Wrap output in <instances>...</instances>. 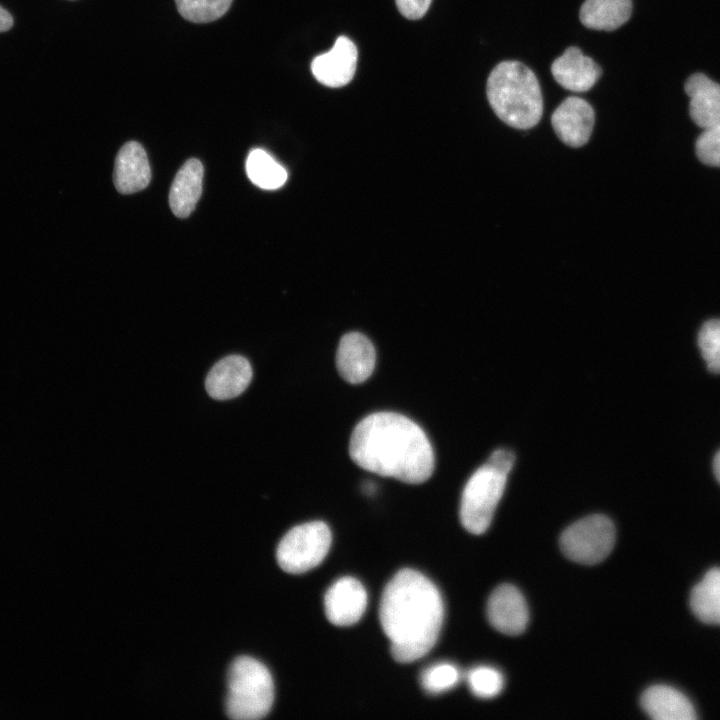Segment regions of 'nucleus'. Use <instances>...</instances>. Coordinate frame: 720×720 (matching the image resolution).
Returning <instances> with one entry per match:
<instances>
[{
	"instance_id": "obj_14",
	"label": "nucleus",
	"mask_w": 720,
	"mask_h": 720,
	"mask_svg": "<svg viewBox=\"0 0 720 720\" xmlns=\"http://www.w3.org/2000/svg\"><path fill=\"white\" fill-rule=\"evenodd\" d=\"M251 379L249 361L240 355H230L211 368L205 380V388L212 398L227 400L244 392Z\"/></svg>"
},
{
	"instance_id": "obj_18",
	"label": "nucleus",
	"mask_w": 720,
	"mask_h": 720,
	"mask_svg": "<svg viewBox=\"0 0 720 720\" xmlns=\"http://www.w3.org/2000/svg\"><path fill=\"white\" fill-rule=\"evenodd\" d=\"M203 174L202 163L194 158L179 169L169 194L171 210L177 217H188L194 210L201 195Z\"/></svg>"
},
{
	"instance_id": "obj_5",
	"label": "nucleus",
	"mask_w": 720,
	"mask_h": 720,
	"mask_svg": "<svg viewBox=\"0 0 720 720\" xmlns=\"http://www.w3.org/2000/svg\"><path fill=\"white\" fill-rule=\"evenodd\" d=\"M226 713L235 720H257L266 716L273 704L272 676L258 660L242 656L228 671Z\"/></svg>"
},
{
	"instance_id": "obj_1",
	"label": "nucleus",
	"mask_w": 720,
	"mask_h": 720,
	"mask_svg": "<svg viewBox=\"0 0 720 720\" xmlns=\"http://www.w3.org/2000/svg\"><path fill=\"white\" fill-rule=\"evenodd\" d=\"M349 454L362 469L408 484L425 482L434 470V453L425 432L394 412L363 418L352 432Z\"/></svg>"
},
{
	"instance_id": "obj_15",
	"label": "nucleus",
	"mask_w": 720,
	"mask_h": 720,
	"mask_svg": "<svg viewBox=\"0 0 720 720\" xmlns=\"http://www.w3.org/2000/svg\"><path fill=\"white\" fill-rule=\"evenodd\" d=\"M151 170L144 148L135 141L127 142L119 150L114 167V183L122 194H131L146 188Z\"/></svg>"
},
{
	"instance_id": "obj_16",
	"label": "nucleus",
	"mask_w": 720,
	"mask_h": 720,
	"mask_svg": "<svg viewBox=\"0 0 720 720\" xmlns=\"http://www.w3.org/2000/svg\"><path fill=\"white\" fill-rule=\"evenodd\" d=\"M684 88L690 97L689 113L695 124L704 129L720 121V84L703 73H695Z\"/></svg>"
},
{
	"instance_id": "obj_26",
	"label": "nucleus",
	"mask_w": 720,
	"mask_h": 720,
	"mask_svg": "<svg viewBox=\"0 0 720 720\" xmlns=\"http://www.w3.org/2000/svg\"><path fill=\"white\" fill-rule=\"evenodd\" d=\"M699 160L709 166H720V121L706 127L695 144Z\"/></svg>"
},
{
	"instance_id": "obj_19",
	"label": "nucleus",
	"mask_w": 720,
	"mask_h": 720,
	"mask_svg": "<svg viewBox=\"0 0 720 720\" xmlns=\"http://www.w3.org/2000/svg\"><path fill=\"white\" fill-rule=\"evenodd\" d=\"M631 13V0H585L579 18L589 29L613 31L625 24Z\"/></svg>"
},
{
	"instance_id": "obj_3",
	"label": "nucleus",
	"mask_w": 720,
	"mask_h": 720,
	"mask_svg": "<svg viewBox=\"0 0 720 720\" xmlns=\"http://www.w3.org/2000/svg\"><path fill=\"white\" fill-rule=\"evenodd\" d=\"M486 94L496 116L521 130L536 126L543 115V97L531 69L518 61H503L487 79Z\"/></svg>"
},
{
	"instance_id": "obj_9",
	"label": "nucleus",
	"mask_w": 720,
	"mask_h": 720,
	"mask_svg": "<svg viewBox=\"0 0 720 720\" xmlns=\"http://www.w3.org/2000/svg\"><path fill=\"white\" fill-rule=\"evenodd\" d=\"M366 607V590L358 580L352 577L340 578L325 594L326 617L336 626L355 624L363 616Z\"/></svg>"
},
{
	"instance_id": "obj_24",
	"label": "nucleus",
	"mask_w": 720,
	"mask_h": 720,
	"mask_svg": "<svg viewBox=\"0 0 720 720\" xmlns=\"http://www.w3.org/2000/svg\"><path fill=\"white\" fill-rule=\"evenodd\" d=\"M698 344L708 369L720 373V319L704 323L699 332Z\"/></svg>"
},
{
	"instance_id": "obj_6",
	"label": "nucleus",
	"mask_w": 720,
	"mask_h": 720,
	"mask_svg": "<svg viewBox=\"0 0 720 720\" xmlns=\"http://www.w3.org/2000/svg\"><path fill=\"white\" fill-rule=\"evenodd\" d=\"M331 541V531L322 521L298 525L280 541L276 552L277 562L288 573H304L323 561Z\"/></svg>"
},
{
	"instance_id": "obj_28",
	"label": "nucleus",
	"mask_w": 720,
	"mask_h": 720,
	"mask_svg": "<svg viewBox=\"0 0 720 720\" xmlns=\"http://www.w3.org/2000/svg\"><path fill=\"white\" fill-rule=\"evenodd\" d=\"M13 25L12 16L0 6V32L9 30Z\"/></svg>"
},
{
	"instance_id": "obj_12",
	"label": "nucleus",
	"mask_w": 720,
	"mask_h": 720,
	"mask_svg": "<svg viewBox=\"0 0 720 720\" xmlns=\"http://www.w3.org/2000/svg\"><path fill=\"white\" fill-rule=\"evenodd\" d=\"M487 617L491 625L501 633H522L528 623V608L521 592L508 584L497 587L488 600Z\"/></svg>"
},
{
	"instance_id": "obj_27",
	"label": "nucleus",
	"mask_w": 720,
	"mask_h": 720,
	"mask_svg": "<svg viewBox=\"0 0 720 720\" xmlns=\"http://www.w3.org/2000/svg\"><path fill=\"white\" fill-rule=\"evenodd\" d=\"M432 0H396L398 10L401 14L411 20H416L425 15Z\"/></svg>"
},
{
	"instance_id": "obj_25",
	"label": "nucleus",
	"mask_w": 720,
	"mask_h": 720,
	"mask_svg": "<svg viewBox=\"0 0 720 720\" xmlns=\"http://www.w3.org/2000/svg\"><path fill=\"white\" fill-rule=\"evenodd\" d=\"M460 679L458 668L450 663L434 665L422 673V687L429 693L437 694L453 688Z\"/></svg>"
},
{
	"instance_id": "obj_22",
	"label": "nucleus",
	"mask_w": 720,
	"mask_h": 720,
	"mask_svg": "<svg viewBox=\"0 0 720 720\" xmlns=\"http://www.w3.org/2000/svg\"><path fill=\"white\" fill-rule=\"evenodd\" d=\"M178 12L191 22L206 23L223 16L232 0H175Z\"/></svg>"
},
{
	"instance_id": "obj_7",
	"label": "nucleus",
	"mask_w": 720,
	"mask_h": 720,
	"mask_svg": "<svg viewBox=\"0 0 720 720\" xmlns=\"http://www.w3.org/2000/svg\"><path fill=\"white\" fill-rule=\"evenodd\" d=\"M615 543V528L604 515H591L570 525L561 535L560 547L565 556L581 564L604 560Z\"/></svg>"
},
{
	"instance_id": "obj_11",
	"label": "nucleus",
	"mask_w": 720,
	"mask_h": 720,
	"mask_svg": "<svg viewBox=\"0 0 720 720\" xmlns=\"http://www.w3.org/2000/svg\"><path fill=\"white\" fill-rule=\"evenodd\" d=\"M376 352L371 341L359 332L345 334L339 342L336 366L340 376L350 384L366 381L375 368Z\"/></svg>"
},
{
	"instance_id": "obj_4",
	"label": "nucleus",
	"mask_w": 720,
	"mask_h": 720,
	"mask_svg": "<svg viewBox=\"0 0 720 720\" xmlns=\"http://www.w3.org/2000/svg\"><path fill=\"white\" fill-rule=\"evenodd\" d=\"M513 464V453L498 449L467 481L461 498L460 520L470 533L482 534L489 527Z\"/></svg>"
},
{
	"instance_id": "obj_8",
	"label": "nucleus",
	"mask_w": 720,
	"mask_h": 720,
	"mask_svg": "<svg viewBox=\"0 0 720 720\" xmlns=\"http://www.w3.org/2000/svg\"><path fill=\"white\" fill-rule=\"evenodd\" d=\"M595 123L592 106L583 98L564 99L551 116L552 128L562 143L580 148L588 143Z\"/></svg>"
},
{
	"instance_id": "obj_23",
	"label": "nucleus",
	"mask_w": 720,
	"mask_h": 720,
	"mask_svg": "<svg viewBox=\"0 0 720 720\" xmlns=\"http://www.w3.org/2000/svg\"><path fill=\"white\" fill-rule=\"evenodd\" d=\"M467 682L474 695L480 698H492L503 689L504 678L501 672L490 666H478L471 669Z\"/></svg>"
},
{
	"instance_id": "obj_13",
	"label": "nucleus",
	"mask_w": 720,
	"mask_h": 720,
	"mask_svg": "<svg viewBox=\"0 0 720 720\" xmlns=\"http://www.w3.org/2000/svg\"><path fill=\"white\" fill-rule=\"evenodd\" d=\"M551 72L561 87L579 93L590 90L602 75L600 66L575 46L553 61Z\"/></svg>"
},
{
	"instance_id": "obj_21",
	"label": "nucleus",
	"mask_w": 720,
	"mask_h": 720,
	"mask_svg": "<svg viewBox=\"0 0 720 720\" xmlns=\"http://www.w3.org/2000/svg\"><path fill=\"white\" fill-rule=\"evenodd\" d=\"M246 172L253 184L274 190L284 185L287 171L269 153L256 148L250 151L246 160Z\"/></svg>"
},
{
	"instance_id": "obj_29",
	"label": "nucleus",
	"mask_w": 720,
	"mask_h": 720,
	"mask_svg": "<svg viewBox=\"0 0 720 720\" xmlns=\"http://www.w3.org/2000/svg\"><path fill=\"white\" fill-rule=\"evenodd\" d=\"M714 474L720 483V451L715 455L713 461Z\"/></svg>"
},
{
	"instance_id": "obj_2",
	"label": "nucleus",
	"mask_w": 720,
	"mask_h": 720,
	"mask_svg": "<svg viewBox=\"0 0 720 720\" xmlns=\"http://www.w3.org/2000/svg\"><path fill=\"white\" fill-rule=\"evenodd\" d=\"M443 617L438 589L418 571H399L383 591L379 618L397 662L410 663L426 655L438 639Z\"/></svg>"
},
{
	"instance_id": "obj_17",
	"label": "nucleus",
	"mask_w": 720,
	"mask_h": 720,
	"mask_svg": "<svg viewBox=\"0 0 720 720\" xmlns=\"http://www.w3.org/2000/svg\"><path fill=\"white\" fill-rule=\"evenodd\" d=\"M641 706L655 720H693L697 717L691 701L667 685H654L645 690Z\"/></svg>"
},
{
	"instance_id": "obj_10",
	"label": "nucleus",
	"mask_w": 720,
	"mask_h": 720,
	"mask_svg": "<svg viewBox=\"0 0 720 720\" xmlns=\"http://www.w3.org/2000/svg\"><path fill=\"white\" fill-rule=\"evenodd\" d=\"M357 58L358 52L353 41L346 36H340L328 52L313 59L311 70L321 84L333 88L342 87L352 80Z\"/></svg>"
},
{
	"instance_id": "obj_20",
	"label": "nucleus",
	"mask_w": 720,
	"mask_h": 720,
	"mask_svg": "<svg viewBox=\"0 0 720 720\" xmlns=\"http://www.w3.org/2000/svg\"><path fill=\"white\" fill-rule=\"evenodd\" d=\"M690 607L700 621L720 625V568L710 569L693 587Z\"/></svg>"
}]
</instances>
